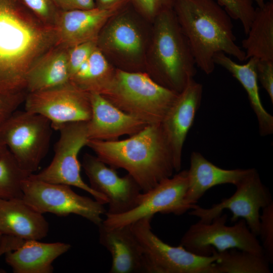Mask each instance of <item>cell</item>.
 Returning a JSON list of instances; mask_svg holds the SVG:
<instances>
[{
  "mask_svg": "<svg viewBox=\"0 0 273 273\" xmlns=\"http://www.w3.org/2000/svg\"><path fill=\"white\" fill-rule=\"evenodd\" d=\"M24 103L25 110L45 117L55 130L65 123L88 121L92 114L90 93L70 82L27 93Z\"/></svg>",
  "mask_w": 273,
  "mask_h": 273,
  "instance_id": "13",
  "label": "cell"
},
{
  "mask_svg": "<svg viewBox=\"0 0 273 273\" xmlns=\"http://www.w3.org/2000/svg\"><path fill=\"white\" fill-rule=\"evenodd\" d=\"M70 247L65 243L25 240L16 250L7 252L5 260L15 273H52L53 261Z\"/></svg>",
  "mask_w": 273,
  "mask_h": 273,
  "instance_id": "22",
  "label": "cell"
},
{
  "mask_svg": "<svg viewBox=\"0 0 273 273\" xmlns=\"http://www.w3.org/2000/svg\"><path fill=\"white\" fill-rule=\"evenodd\" d=\"M257 5L258 7H262L265 3V0H253Z\"/></svg>",
  "mask_w": 273,
  "mask_h": 273,
  "instance_id": "39",
  "label": "cell"
},
{
  "mask_svg": "<svg viewBox=\"0 0 273 273\" xmlns=\"http://www.w3.org/2000/svg\"><path fill=\"white\" fill-rule=\"evenodd\" d=\"M49 232L42 214L27 205L22 198L0 199V234L24 240H39Z\"/></svg>",
  "mask_w": 273,
  "mask_h": 273,
  "instance_id": "19",
  "label": "cell"
},
{
  "mask_svg": "<svg viewBox=\"0 0 273 273\" xmlns=\"http://www.w3.org/2000/svg\"><path fill=\"white\" fill-rule=\"evenodd\" d=\"M22 199L35 211L64 216H81L99 226L107 211L103 204L75 193L69 186L45 182L31 174L22 181Z\"/></svg>",
  "mask_w": 273,
  "mask_h": 273,
  "instance_id": "8",
  "label": "cell"
},
{
  "mask_svg": "<svg viewBox=\"0 0 273 273\" xmlns=\"http://www.w3.org/2000/svg\"><path fill=\"white\" fill-rule=\"evenodd\" d=\"M9 151L0 156V199L22 198L21 185L29 176Z\"/></svg>",
  "mask_w": 273,
  "mask_h": 273,
  "instance_id": "28",
  "label": "cell"
},
{
  "mask_svg": "<svg viewBox=\"0 0 273 273\" xmlns=\"http://www.w3.org/2000/svg\"><path fill=\"white\" fill-rule=\"evenodd\" d=\"M217 255L216 273L270 272V263L263 254L233 248L217 252Z\"/></svg>",
  "mask_w": 273,
  "mask_h": 273,
  "instance_id": "27",
  "label": "cell"
},
{
  "mask_svg": "<svg viewBox=\"0 0 273 273\" xmlns=\"http://www.w3.org/2000/svg\"><path fill=\"white\" fill-rule=\"evenodd\" d=\"M248 60L247 63L240 64L223 52L217 53L213 57L215 64L230 72L246 91L251 107L257 119L259 132L264 136L273 132V117L264 109L260 97L256 70L258 59L250 58Z\"/></svg>",
  "mask_w": 273,
  "mask_h": 273,
  "instance_id": "23",
  "label": "cell"
},
{
  "mask_svg": "<svg viewBox=\"0 0 273 273\" xmlns=\"http://www.w3.org/2000/svg\"><path fill=\"white\" fill-rule=\"evenodd\" d=\"M99 228L100 243L110 253V273H147L146 258L131 225Z\"/></svg>",
  "mask_w": 273,
  "mask_h": 273,
  "instance_id": "17",
  "label": "cell"
},
{
  "mask_svg": "<svg viewBox=\"0 0 273 273\" xmlns=\"http://www.w3.org/2000/svg\"><path fill=\"white\" fill-rule=\"evenodd\" d=\"M187 170H184L159 182L141 193L136 206L128 212L117 215L105 214L102 223L108 228L131 225L157 213L182 215L197 205L188 204L185 199L188 188Z\"/></svg>",
  "mask_w": 273,
  "mask_h": 273,
  "instance_id": "11",
  "label": "cell"
},
{
  "mask_svg": "<svg viewBox=\"0 0 273 273\" xmlns=\"http://www.w3.org/2000/svg\"><path fill=\"white\" fill-rule=\"evenodd\" d=\"M119 11L100 32L97 42L103 53H109L131 60L141 57L144 52L142 34L133 20Z\"/></svg>",
  "mask_w": 273,
  "mask_h": 273,
  "instance_id": "21",
  "label": "cell"
},
{
  "mask_svg": "<svg viewBox=\"0 0 273 273\" xmlns=\"http://www.w3.org/2000/svg\"><path fill=\"white\" fill-rule=\"evenodd\" d=\"M173 9L196 66L205 73L214 71L213 57L218 52L246 60L236 43L231 17L215 0H175Z\"/></svg>",
  "mask_w": 273,
  "mask_h": 273,
  "instance_id": "3",
  "label": "cell"
},
{
  "mask_svg": "<svg viewBox=\"0 0 273 273\" xmlns=\"http://www.w3.org/2000/svg\"><path fill=\"white\" fill-rule=\"evenodd\" d=\"M121 9H90L59 11L54 27L58 44L67 48L92 40L98 35L107 22Z\"/></svg>",
  "mask_w": 273,
  "mask_h": 273,
  "instance_id": "18",
  "label": "cell"
},
{
  "mask_svg": "<svg viewBox=\"0 0 273 273\" xmlns=\"http://www.w3.org/2000/svg\"><path fill=\"white\" fill-rule=\"evenodd\" d=\"M235 186L236 190L231 197L222 199L209 208L197 205L190 210L189 214L199 218L201 222L209 223L221 214L224 210H229L232 213V223L239 218L244 219L251 231L257 236L259 232L260 211L273 202L271 194L255 168H252Z\"/></svg>",
  "mask_w": 273,
  "mask_h": 273,
  "instance_id": "12",
  "label": "cell"
},
{
  "mask_svg": "<svg viewBox=\"0 0 273 273\" xmlns=\"http://www.w3.org/2000/svg\"><path fill=\"white\" fill-rule=\"evenodd\" d=\"M2 236V235H1V234H0V241H1V240Z\"/></svg>",
  "mask_w": 273,
  "mask_h": 273,
  "instance_id": "40",
  "label": "cell"
},
{
  "mask_svg": "<svg viewBox=\"0 0 273 273\" xmlns=\"http://www.w3.org/2000/svg\"><path fill=\"white\" fill-rule=\"evenodd\" d=\"M92 114L87 121L89 140L115 141L124 135H132L148 124L121 110L102 95L90 93Z\"/></svg>",
  "mask_w": 273,
  "mask_h": 273,
  "instance_id": "16",
  "label": "cell"
},
{
  "mask_svg": "<svg viewBox=\"0 0 273 273\" xmlns=\"http://www.w3.org/2000/svg\"><path fill=\"white\" fill-rule=\"evenodd\" d=\"M26 90H0V125L5 121L24 102Z\"/></svg>",
  "mask_w": 273,
  "mask_h": 273,
  "instance_id": "34",
  "label": "cell"
},
{
  "mask_svg": "<svg viewBox=\"0 0 273 273\" xmlns=\"http://www.w3.org/2000/svg\"><path fill=\"white\" fill-rule=\"evenodd\" d=\"M68 48L57 44L31 67L26 78L27 93L44 90L69 82Z\"/></svg>",
  "mask_w": 273,
  "mask_h": 273,
  "instance_id": "24",
  "label": "cell"
},
{
  "mask_svg": "<svg viewBox=\"0 0 273 273\" xmlns=\"http://www.w3.org/2000/svg\"><path fill=\"white\" fill-rule=\"evenodd\" d=\"M96 7L101 9H123L130 0H95Z\"/></svg>",
  "mask_w": 273,
  "mask_h": 273,
  "instance_id": "37",
  "label": "cell"
},
{
  "mask_svg": "<svg viewBox=\"0 0 273 273\" xmlns=\"http://www.w3.org/2000/svg\"><path fill=\"white\" fill-rule=\"evenodd\" d=\"M247 37L242 42L246 60L273 61V0L255 8Z\"/></svg>",
  "mask_w": 273,
  "mask_h": 273,
  "instance_id": "25",
  "label": "cell"
},
{
  "mask_svg": "<svg viewBox=\"0 0 273 273\" xmlns=\"http://www.w3.org/2000/svg\"><path fill=\"white\" fill-rule=\"evenodd\" d=\"M52 129L45 117L17 110L0 125V139L19 167L30 175L48 153Z\"/></svg>",
  "mask_w": 273,
  "mask_h": 273,
  "instance_id": "6",
  "label": "cell"
},
{
  "mask_svg": "<svg viewBox=\"0 0 273 273\" xmlns=\"http://www.w3.org/2000/svg\"><path fill=\"white\" fill-rule=\"evenodd\" d=\"M202 93V85L194 78L191 79L178 94L160 123L177 172L181 168L184 144L200 107Z\"/></svg>",
  "mask_w": 273,
  "mask_h": 273,
  "instance_id": "15",
  "label": "cell"
},
{
  "mask_svg": "<svg viewBox=\"0 0 273 273\" xmlns=\"http://www.w3.org/2000/svg\"><path fill=\"white\" fill-rule=\"evenodd\" d=\"M97 40H92L80 43L68 48L67 59L70 77L90 57L97 47Z\"/></svg>",
  "mask_w": 273,
  "mask_h": 273,
  "instance_id": "32",
  "label": "cell"
},
{
  "mask_svg": "<svg viewBox=\"0 0 273 273\" xmlns=\"http://www.w3.org/2000/svg\"><path fill=\"white\" fill-rule=\"evenodd\" d=\"M86 121L70 122L56 129L60 137L54 147V156L50 164L37 174L35 178L53 184L74 186L91 194L96 201L105 204L108 199L91 188L82 180L78 156L89 140Z\"/></svg>",
  "mask_w": 273,
  "mask_h": 273,
  "instance_id": "9",
  "label": "cell"
},
{
  "mask_svg": "<svg viewBox=\"0 0 273 273\" xmlns=\"http://www.w3.org/2000/svg\"><path fill=\"white\" fill-rule=\"evenodd\" d=\"M153 21L154 79L180 93L196 74L194 57L173 9L161 12Z\"/></svg>",
  "mask_w": 273,
  "mask_h": 273,
  "instance_id": "5",
  "label": "cell"
},
{
  "mask_svg": "<svg viewBox=\"0 0 273 273\" xmlns=\"http://www.w3.org/2000/svg\"><path fill=\"white\" fill-rule=\"evenodd\" d=\"M179 93L146 73L117 69L99 94L123 112L153 124L161 123Z\"/></svg>",
  "mask_w": 273,
  "mask_h": 273,
  "instance_id": "4",
  "label": "cell"
},
{
  "mask_svg": "<svg viewBox=\"0 0 273 273\" xmlns=\"http://www.w3.org/2000/svg\"><path fill=\"white\" fill-rule=\"evenodd\" d=\"M114 70L104 54L98 48L69 78V82L88 93H100L111 77Z\"/></svg>",
  "mask_w": 273,
  "mask_h": 273,
  "instance_id": "26",
  "label": "cell"
},
{
  "mask_svg": "<svg viewBox=\"0 0 273 273\" xmlns=\"http://www.w3.org/2000/svg\"><path fill=\"white\" fill-rule=\"evenodd\" d=\"M9 151L7 147L3 143L0 139V156L6 153Z\"/></svg>",
  "mask_w": 273,
  "mask_h": 273,
  "instance_id": "38",
  "label": "cell"
},
{
  "mask_svg": "<svg viewBox=\"0 0 273 273\" xmlns=\"http://www.w3.org/2000/svg\"><path fill=\"white\" fill-rule=\"evenodd\" d=\"M57 44L55 27L17 0H0V90H26L29 70Z\"/></svg>",
  "mask_w": 273,
  "mask_h": 273,
  "instance_id": "1",
  "label": "cell"
},
{
  "mask_svg": "<svg viewBox=\"0 0 273 273\" xmlns=\"http://www.w3.org/2000/svg\"><path fill=\"white\" fill-rule=\"evenodd\" d=\"M81 165L91 188L108 199L109 209L105 214H122L136 206L142 191L130 175L120 177L115 169L88 153L83 155Z\"/></svg>",
  "mask_w": 273,
  "mask_h": 273,
  "instance_id": "14",
  "label": "cell"
},
{
  "mask_svg": "<svg viewBox=\"0 0 273 273\" xmlns=\"http://www.w3.org/2000/svg\"><path fill=\"white\" fill-rule=\"evenodd\" d=\"M256 70L258 80L267 93L273 104V61L257 60Z\"/></svg>",
  "mask_w": 273,
  "mask_h": 273,
  "instance_id": "35",
  "label": "cell"
},
{
  "mask_svg": "<svg viewBox=\"0 0 273 273\" xmlns=\"http://www.w3.org/2000/svg\"><path fill=\"white\" fill-rule=\"evenodd\" d=\"M122 140H89L86 146L107 165L127 171L146 192L172 175L171 151L160 124H148Z\"/></svg>",
  "mask_w": 273,
  "mask_h": 273,
  "instance_id": "2",
  "label": "cell"
},
{
  "mask_svg": "<svg viewBox=\"0 0 273 273\" xmlns=\"http://www.w3.org/2000/svg\"><path fill=\"white\" fill-rule=\"evenodd\" d=\"M226 214H221L211 222L198 221L191 225L182 237L179 245L187 250L201 256H210L212 249L217 252L236 248L264 255L263 248L241 218L232 226L226 225Z\"/></svg>",
  "mask_w": 273,
  "mask_h": 273,
  "instance_id": "10",
  "label": "cell"
},
{
  "mask_svg": "<svg viewBox=\"0 0 273 273\" xmlns=\"http://www.w3.org/2000/svg\"><path fill=\"white\" fill-rule=\"evenodd\" d=\"M251 169H223L208 160L200 153L193 152L190 168L187 170L188 185L186 201L190 205H195L210 188L226 184L236 186Z\"/></svg>",
  "mask_w": 273,
  "mask_h": 273,
  "instance_id": "20",
  "label": "cell"
},
{
  "mask_svg": "<svg viewBox=\"0 0 273 273\" xmlns=\"http://www.w3.org/2000/svg\"><path fill=\"white\" fill-rule=\"evenodd\" d=\"M175 0H130L135 10L151 20L161 12L173 9Z\"/></svg>",
  "mask_w": 273,
  "mask_h": 273,
  "instance_id": "33",
  "label": "cell"
},
{
  "mask_svg": "<svg viewBox=\"0 0 273 273\" xmlns=\"http://www.w3.org/2000/svg\"><path fill=\"white\" fill-rule=\"evenodd\" d=\"M226 11L231 18L239 20L246 35L253 21L255 8L253 0H216Z\"/></svg>",
  "mask_w": 273,
  "mask_h": 273,
  "instance_id": "29",
  "label": "cell"
},
{
  "mask_svg": "<svg viewBox=\"0 0 273 273\" xmlns=\"http://www.w3.org/2000/svg\"><path fill=\"white\" fill-rule=\"evenodd\" d=\"M260 215L259 232L264 255L270 263L273 262V202L262 209Z\"/></svg>",
  "mask_w": 273,
  "mask_h": 273,
  "instance_id": "30",
  "label": "cell"
},
{
  "mask_svg": "<svg viewBox=\"0 0 273 273\" xmlns=\"http://www.w3.org/2000/svg\"><path fill=\"white\" fill-rule=\"evenodd\" d=\"M45 24L54 27L59 10L51 0H17Z\"/></svg>",
  "mask_w": 273,
  "mask_h": 273,
  "instance_id": "31",
  "label": "cell"
},
{
  "mask_svg": "<svg viewBox=\"0 0 273 273\" xmlns=\"http://www.w3.org/2000/svg\"><path fill=\"white\" fill-rule=\"evenodd\" d=\"M148 217L131 224L143 248L147 273H216L218 258L214 248L210 256L192 253L183 246H172L162 241L152 231Z\"/></svg>",
  "mask_w": 273,
  "mask_h": 273,
  "instance_id": "7",
  "label": "cell"
},
{
  "mask_svg": "<svg viewBox=\"0 0 273 273\" xmlns=\"http://www.w3.org/2000/svg\"><path fill=\"white\" fill-rule=\"evenodd\" d=\"M59 11L90 9L96 7L95 0H51Z\"/></svg>",
  "mask_w": 273,
  "mask_h": 273,
  "instance_id": "36",
  "label": "cell"
}]
</instances>
